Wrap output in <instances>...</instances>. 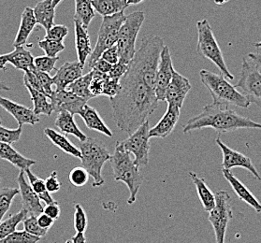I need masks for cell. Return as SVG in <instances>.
Instances as JSON below:
<instances>
[{
    "mask_svg": "<svg viewBox=\"0 0 261 243\" xmlns=\"http://www.w3.org/2000/svg\"><path fill=\"white\" fill-rule=\"evenodd\" d=\"M18 189L23 201V209L28 211L29 215L39 216L43 212V207L38 195L34 192L27 178L24 170H21L17 177Z\"/></svg>",
    "mask_w": 261,
    "mask_h": 243,
    "instance_id": "obj_17",
    "label": "cell"
},
{
    "mask_svg": "<svg viewBox=\"0 0 261 243\" xmlns=\"http://www.w3.org/2000/svg\"><path fill=\"white\" fill-rule=\"evenodd\" d=\"M72 243H86V237L85 233H77L75 236L71 237Z\"/></svg>",
    "mask_w": 261,
    "mask_h": 243,
    "instance_id": "obj_56",
    "label": "cell"
},
{
    "mask_svg": "<svg viewBox=\"0 0 261 243\" xmlns=\"http://www.w3.org/2000/svg\"><path fill=\"white\" fill-rule=\"evenodd\" d=\"M128 66L127 64L122 62V61H118L116 64L113 65V67L111 68L110 72L107 75L109 77L113 78V79H119L125 75V72L128 69Z\"/></svg>",
    "mask_w": 261,
    "mask_h": 243,
    "instance_id": "obj_49",
    "label": "cell"
},
{
    "mask_svg": "<svg viewBox=\"0 0 261 243\" xmlns=\"http://www.w3.org/2000/svg\"><path fill=\"white\" fill-rule=\"evenodd\" d=\"M0 158L10 162L20 170L30 169L33 165L36 164V161L23 156L21 153H18L11 144L4 142H0Z\"/></svg>",
    "mask_w": 261,
    "mask_h": 243,
    "instance_id": "obj_26",
    "label": "cell"
},
{
    "mask_svg": "<svg viewBox=\"0 0 261 243\" xmlns=\"http://www.w3.org/2000/svg\"><path fill=\"white\" fill-rule=\"evenodd\" d=\"M44 134L53 142V144L57 146L58 149H60L63 153H68L76 158L81 157V151L79 148L76 147L65 134L57 132L55 129H51L49 127L44 129Z\"/></svg>",
    "mask_w": 261,
    "mask_h": 243,
    "instance_id": "obj_30",
    "label": "cell"
},
{
    "mask_svg": "<svg viewBox=\"0 0 261 243\" xmlns=\"http://www.w3.org/2000/svg\"><path fill=\"white\" fill-rule=\"evenodd\" d=\"M24 173H25V175L28 176L29 182L32 187V189L34 190V192L40 198V201L44 202L46 205L56 202L55 199L51 198V194L48 192L46 189L45 180H42L33 174L30 169H27L24 170Z\"/></svg>",
    "mask_w": 261,
    "mask_h": 243,
    "instance_id": "obj_35",
    "label": "cell"
},
{
    "mask_svg": "<svg viewBox=\"0 0 261 243\" xmlns=\"http://www.w3.org/2000/svg\"><path fill=\"white\" fill-rule=\"evenodd\" d=\"M28 211L22 209L19 212L10 216L5 221L2 220L0 223V240L11 235L12 232L16 230L18 225L23 222V219L28 216Z\"/></svg>",
    "mask_w": 261,
    "mask_h": 243,
    "instance_id": "obj_36",
    "label": "cell"
},
{
    "mask_svg": "<svg viewBox=\"0 0 261 243\" xmlns=\"http://www.w3.org/2000/svg\"><path fill=\"white\" fill-rule=\"evenodd\" d=\"M150 123L145 121L136 130L132 132L128 138L121 142V144L126 152L134 155V163L139 168L149 164L150 153Z\"/></svg>",
    "mask_w": 261,
    "mask_h": 243,
    "instance_id": "obj_12",
    "label": "cell"
},
{
    "mask_svg": "<svg viewBox=\"0 0 261 243\" xmlns=\"http://www.w3.org/2000/svg\"><path fill=\"white\" fill-rule=\"evenodd\" d=\"M199 79L202 85L210 92L215 104L218 105H233L237 107L247 109L250 103L243 93L227 82L221 74L211 72L206 69L199 71Z\"/></svg>",
    "mask_w": 261,
    "mask_h": 243,
    "instance_id": "obj_5",
    "label": "cell"
},
{
    "mask_svg": "<svg viewBox=\"0 0 261 243\" xmlns=\"http://www.w3.org/2000/svg\"><path fill=\"white\" fill-rule=\"evenodd\" d=\"M110 162L114 172V180L124 182L129 190L130 197L127 199V204L135 203L143 178L140 172V168L134 163V158H132L130 153L123 148L121 142L115 144V150L114 154L111 155Z\"/></svg>",
    "mask_w": 261,
    "mask_h": 243,
    "instance_id": "obj_4",
    "label": "cell"
},
{
    "mask_svg": "<svg viewBox=\"0 0 261 243\" xmlns=\"http://www.w3.org/2000/svg\"><path fill=\"white\" fill-rule=\"evenodd\" d=\"M95 12L101 16H110L121 12H125L127 8V0H92Z\"/></svg>",
    "mask_w": 261,
    "mask_h": 243,
    "instance_id": "obj_31",
    "label": "cell"
},
{
    "mask_svg": "<svg viewBox=\"0 0 261 243\" xmlns=\"http://www.w3.org/2000/svg\"><path fill=\"white\" fill-rule=\"evenodd\" d=\"M34 72L35 74H36V76H37V78H38V80H39V83H40L42 90H43V92L48 96V97H50L51 93H53L51 86L54 85L53 78L50 77L49 73L42 72V71H40V70H38V69H35Z\"/></svg>",
    "mask_w": 261,
    "mask_h": 243,
    "instance_id": "obj_48",
    "label": "cell"
},
{
    "mask_svg": "<svg viewBox=\"0 0 261 243\" xmlns=\"http://www.w3.org/2000/svg\"><path fill=\"white\" fill-rule=\"evenodd\" d=\"M92 71H93V76H92L91 83L89 86L90 93L94 97L102 96L104 82L107 74L100 73L94 69H92Z\"/></svg>",
    "mask_w": 261,
    "mask_h": 243,
    "instance_id": "obj_45",
    "label": "cell"
},
{
    "mask_svg": "<svg viewBox=\"0 0 261 243\" xmlns=\"http://www.w3.org/2000/svg\"><path fill=\"white\" fill-rule=\"evenodd\" d=\"M189 177L194 182L198 196L200 199L205 211H211L216 205V195L211 191L210 188L207 185L206 181L203 178H199L195 172H189Z\"/></svg>",
    "mask_w": 261,
    "mask_h": 243,
    "instance_id": "obj_29",
    "label": "cell"
},
{
    "mask_svg": "<svg viewBox=\"0 0 261 243\" xmlns=\"http://www.w3.org/2000/svg\"><path fill=\"white\" fill-rule=\"evenodd\" d=\"M60 212H61V209L57 202L48 204L43 209V213L48 215L49 217H51V219H54L55 221H57L59 218Z\"/></svg>",
    "mask_w": 261,
    "mask_h": 243,
    "instance_id": "obj_52",
    "label": "cell"
},
{
    "mask_svg": "<svg viewBox=\"0 0 261 243\" xmlns=\"http://www.w3.org/2000/svg\"><path fill=\"white\" fill-rule=\"evenodd\" d=\"M198 44L197 52L206 60L213 63L219 69L220 74L226 79H234V76L229 72L227 64L223 57V52L216 40L213 29L207 19L197 22Z\"/></svg>",
    "mask_w": 261,
    "mask_h": 243,
    "instance_id": "obj_7",
    "label": "cell"
},
{
    "mask_svg": "<svg viewBox=\"0 0 261 243\" xmlns=\"http://www.w3.org/2000/svg\"><path fill=\"white\" fill-rule=\"evenodd\" d=\"M182 127L185 134L203 128H213L218 134H225L239 129H261V124L239 114L228 106L213 103L206 105L201 113L188 120Z\"/></svg>",
    "mask_w": 261,
    "mask_h": 243,
    "instance_id": "obj_2",
    "label": "cell"
},
{
    "mask_svg": "<svg viewBox=\"0 0 261 243\" xmlns=\"http://www.w3.org/2000/svg\"><path fill=\"white\" fill-rule=\"evenodd\" d=\"M173 71L174 67L172 64L170 48L167 45H164L160 53V60L156 71L154 85V93L159 101H165L166 89L172 79Z\"/></svg>",
    "mask_w": 261,
    "mask_h": 243,
    "instance_id": "obj_13",
    "label": "cell"
},
{
    "mask_svg": "<svg viewBox=\"0 0 261 243\" xmlns=\"http://www.w3.org/2000/svg\"><path fill=\"white\" fill-rule=\"evenodd\" d=\"M163 47L164 40L160 36L144 38L128 66V69L137 74L153 90Z\"/></svg>",
    "mask_w": 261,
    "mask_h": 243,
    "instance_id": "obj_3",
    "label": "cell"
},
{
    "mask_svg": "<svg viewBox=\"0 0 261 243\" xmlns=\"http://www.w3.org/2000/svg\"><path fill=\"white\" fill-rule=\"evenodd\" d=\"M253 45L255 46V48L261 49V40L260 41H258V42H255V43H254Z\"/></svg>",
    "mask_w": 261,
    "mask_h": 243,
    "instance_id": "obj_62",
    "label": "cell"
},
{
    "mask_svg": "<svg viewBox=\"0 0 261 243\" xmlns=\"http://www.w3.org/2000/svg\"><path fill=\"white\" fill-rule=\"evenodd\" d=\"M37 219H38V223H39L40 227L47 229V230H49L51 226H54V224L56 222L54 219H51V217H49L48 215L43 213V212L40 213L39 216H37Z\"/></svg>",
    "mask_w": 261,
    "mask_h": 243,
    "instance_id": "obj_54",
    "label": "cell"
},
{
    "mask_svg": "<svg viewBox=\"0 0 261 243\" xmlns=\"http://www.w3.org/2000/svg\"><path fill=\"white\" fill-rule=\"evenodd\" d=\"M19 195V189L13 187H5L0 189V223L12 206L14 198Z\"/></svg>",
    "mask_w": 261,
    "mask_h": 243,
    "instance_id": "obj_37",
    "label": "cell"
},
{
    "mask_svg": "<svg viewBox=\"0 0 261 243\" xmlns=\"http://www.w3.org/2000/svg\"><path fill=\"white\" fill-rule=\"evenodd\" d=\"M10 90H12V88H11L9 85H7L5 83H3L2 80H0V92H1V91Z\"/></svg>",
    "mask_w": 261,
    "mask_h": 243,
    "instance_id": "obj_59",
    "label": "cell"
},
{
    "mask_svg": "<svg viewBox=\"0 0 261 243\" xmlns=\"http://www.w3.org/2000/svg\"><path fill=\"white\" fill-rule=\"evenodd\" d=\"M59 60V57H38L34 58L35 68L40 71L51 73L54 69H56V64Z\"/></svg>",
    "mask_w": 261,
    "mask_h": 243,
    "instance_id": "obj_43",
    "label": "cell"
},
{
    "mask_svg": "<svg viewBox=\"0 0 261 243\" xmlns=\"http://www.w3.org/2000/svg\"><path fill=\"white\" fill-rule=\"evenodd\" d=\"M23 85L29 90L30 96H31L33 106H34L33 112L35 114L38 116H40L41 114L50 116L54 112V107L51 106V102L48 101L49 97L40 91L36 90L30 85H27V84H23Z\"/></svg>",
    "mask_w": 261,
    "mask_h": 243,
    "instance_id": "obj_33",
    "label": "cell"
},
{
    "mask_svg": "<svg viewBox=\"0 0 261 243\" xmlns=\"http://www.w3.org/2000/svg\"><path fill=\"white\" fill-rule=\"evenodd\" d=\"M55 125L57 126L61 133L65 135H71L76 137L80 142H84L87 137L85 133L82 132L77 124L75 123L74 115L68 112H61L58 113Z\"/></svg>",
    "mask_w": 261,
    "mask_h": 243,
    "instance_id": "obj_28",
    "label": "cell"
},
{
    "mask_svg": "<svg viewBox=\"0 0 261 243\" xmlns=\"http://www.w3.org/2000/svg\"><path fill=\"white\" fill-rule=\"evenodd\" d=\"M192 88L189 79L174 69L172 79L168 85L165 93V101L168 105H173L182 109L188 93Z\"/></svg>",
    "mask_w": 261,
    "mask_h": 243,
    "instance_id": "obj_16",
    "label": "cell"
},
{
    "mask_svg": "<svg viewBox=\"0 0 261 243\" xmlns=\"http://www.w3.org/2000/svg\"><path fill=\"white\" fill-rule=\"evenodd\" d=\"M92 76H93V71L91 70L90 72L81 76L79 79L74 80L72 84L68 85L67 90L72 92L76 96L85 99V101L90 100L92 98H94V96H92L89 90Z\"/></svg>",
    "mask_w": 261,
    "mask_h": 243,
    "instance_id": "obj_34",
    "label": "cell"
},
{
    "mask_svg": "<svg viewBox=\"0 0 261 243\" xmlns=\"http://www.w3.org/2000/svg\"><path fill=\"white\" fill-rule=\"evenodd\" d=\"M0 106L10 114H12L17 121L19 126H23V125H35L40 122V116L36 115L33 110L1 96Z\"/></svg>",
    "mask_w": 261,
    "mask_h": 243,
    "instance_id": "obj_20",
    "label": "cell"
},
{
    "mask_svg": "<svg viewBox=\"0 0 261 243\" xmlns=\"http://www.w3.org/2000/svg\"><path fill=\"white\" fill-rule=\"evenodd\" d=\"M69 182L76 187L85 186L89 180V174L84 167H76L69 173Z\"/></svg>",
    "mask_w": 261,
    "mask_h": 243,
    "instance_id": "obj_42",
    "label": "cell"
},
{
    "mask_svg": "<svg viewBox=\"0 0 261 243\" xmlns=\"http://www.w3.org/2000/svg\"><path fill=\"white\" fill-rule=\"evenodd\" d=\"M45 185L47 191L50 194H55L60 190L61 184L57 178V171H53L51 175L46 179Z\"/></svg>",
    "mask_w": 261,
    "mask_h": 243,
    "instance_id": "obj_50",
    "label": "cell"
},
{
    "mask_svg": "<svg viewBox=\"0 0 261 243\" xmlns=\"http://www.w3.org/2000/svg\"><path fill=\"white\" fill-rule=\"evenodd\" d=\"M79 115L84 120L87 128L91 130L97 131L108 138L113 137V132L109 128L108 125L104 123L102 118L97 113V110H95L94 107H90L86 104L81 111Z\"/></svg>",
    "mask_w": 261,
    "mask_h": 243,
    "instance_id": "obj_24",
    "label": "cell"
},
{
    "mask_svg": "<svg viewBox=\"0 0 261 243\" xmlns=\"http://www.w3.org/2000/svg\"><path fill=\"white\" fill-rule=\"evenodd\" d=\"M23 132V126H18L16 129H9L0 125V142L12 144L19 142Z\"/></svg>",
    "mask_w": 261,
    "mask_h": 243,
    "instance_id": "obj_44",
    "label": "cell"
},
{
    "mask_svg": "<svg viewBox=\"0 0 261 243\" xmlns=\"http://www.w3.org/2000/svg\"><path fill=\"white\" fill-rule=\"evenodd\" d=\"M62 0H53V4H54V6L57 8L58 5H59V3L61 2Z\"/></svg>",
    "mask_w": 261,
    "mask_h": 243,
    "instance_id": "obj_61",
    "label": "cell"
},
{
    "mask_svg": "<svg viewBox=\"0 0 261 243\" xmlns=\"http://www.w3.org/2000/svg\"><path fill=\"white\" fill-rule=\"evenodd\" d=\"M228 1H229V0H215V3L217 4V5H223V4L227 3Z\"/></svg>",
    "mask_w": 261,
    "mask_h": 243,
    "instance_id": "obj_60",
    "label": "cell"
},
{
    "mask_svg": "<svg viewBox=\"0 0 261 243\" xmlns=\"http://www.w3.org/2000/svg\"><path fill=\"white\" fill-rule=\"evenodd\" d=\"M143 1H145V0H127V6H131V5L135 6L138 4H141Z\"/></svg>",
    "mask_w": 261,
    "mask_h": 243,
    "instance_id": "obj_58",
    "label": "cell"
},
{
    "mask_svg": "<svg viewBox=\"0 0 261 243\" xmlns=\"http://www.w3.org/2000/svg\"><path fill=\"white\" fill-rule=\"evenodd\" d=\"M41 237H37L25 230L12 232L11 235L0 240V243H38Z\"/></svg>",
    "mask_w": 261,
    "mask_h": 243,
    "instance_id": "obj_38",
    "label": "cell"
},
{
    "mask_svg": "<svg viewBox=\"0 0 261 243\" xmlns=\"http://www.w3.org/2000/svg\"><path fill=\"white\" fill-rule=\"evenodd\" d=\"M117 126L128 135L136 130L159 107L154 90L129 69L120 79V90L110 98Z\"/></svg>",
    "mask_w": 261,
    "mask_h": 243,
    "instance_id": "obj_1",
    "label": "cell"
},
{
    "mask_svg": "<svg viewBox=\"0 0 261 243\" xmlns=\"http://www.w3.org/2000/svg\"><path fill=\"white\" fill-rule=\"evenodd\" d=\"M234 86L242 90L250 103L261 107V71L250 59L243 58L238 83Z\"/></svg>",
    "mask_w": 261,
    "mask_h": 243,
    "instance_id": "obj_10",
    "label": "cell"
},
{
    "mask_svg": "<svg viewBox=\"0 0 261 243\" xmlns=\"http://www.w3.org/2000/svg\"><path fill=\"white\" fill-rule=\"evenodd\" d=\"M39 47L41 50H43L47 57H56L59 52L65 50L64 42L55 41V40L43 39L39 40Z\"/></svg>",
    "mask_w": 261,
    "mask_h": 243,
    "instance_id": "obj_39",
    "label": "cell"
},
{
    "mask_svg": "<svg viewBox=\"0 0 261 243\" xmlns=\"http://www.w3.org/2000/svg\"><path fill=\"white\" fill-rule=\"evenodd\" d=\"M216 142L221 149L222 153H223L222 169L230 170L233 168H244L245 170H248L256 180L260 181L261 177L259 175V172L255 169L253 162L248 156L228 147L219 138H216Z\"/></svg>",
    "mask_w": 261,
    "mask_h": 243,
    "instance_id": "obj_14",
    "label": "cell"
},
{
    "mask_svg": "<svg viewBox=\"0 0 261 243\" xmlns=\"http://www.w3.org/2000/svg\"><path fill=\"white\" fill-rule=\"evenodd\" d=\"M73 225L74 228L77 233H85L88 226V219H87L85 209L80 204L75 205Z\"/></svg>",
    "mask_w": 261,
    "mask_h": 243,
    "instance_id": "obj_41",
    "label": "cell"
},
{
    "mask_svg": "<svg viewBox=\"0 0 261 243\" xmlns=\"http://www.w3.org/2000/svg\"><path fill=\"white\" fill-rule=\"evenodd\" d=\"M75 13L73 20L78 21L85 29H88L92 20L96 16V12L92 5V0H74Z\"/></svg>",
    "mask_w": 261,
    "mask_h": 243,
    "instance_id": "obj_32",
    "label": "cell"
},
{
    "mask_svg": "<svg viewBox=\"0 0 261 243\" xmlns=\"http://www.w3.org/2000/svg\"><path fill=\"white\" fill-rule=\"evenodd\" d=\"M0 182H1V179H0Z\"/></svg>",
    "mask_w": 261,
    "mask_h": 243,
    "instance_id": "obj_64",
    "label": "cell"
},
{
    "mask_svg": "<svg viewBox=\"0 0 261 243\" xmlns=\"http://www.w3.org/2000/svg\"><path fill=\"white\" fill-rule=\"evenodd\" d=\"M68 29L63 24H54L51 29L46 31L44 39L64 42L65 38L68 36Z\"/></svg>",
    "mask_w": 261,
    "mask_h": 243,
    "instance_id": "obj_46",
    "label": "cell"
},
{
    "mask_svg": "<svg viewBox=\"0 0 261 243\" xmlns=\"http://www.w3.org/2000/svg\"><path fill=\"white\" fill-rule=\"evenodd\" d=\"M85 66L79 61L66 62L57 70L53 77V83L56 85V91L66 90L68 85L83 76Z\"/></svg>",
    "mask_w": 261,
    "mask_h": 243,
    "instance_id": "obj_18",
    "label": "cell"
},
{
    "mask_svg": "<svg viewBox=\"0 0 261 243\" xmlns=\"http://www.w3.org/2000/svg\"><path fill=\"white\" fill-rule=\"evenodd\" d=\"M0 125H1V120H0Z\"/></svg>",
    "mask_w": 261,
    "mask_h": 243,
    "instance_id": "obj_63",
    "label": "cell"
},
{
    "mask_svg": "<svg viewBox=\"0 0 261 243\" xmlns=\"http://www.w3.org/2000/svg\"><path fill=\"white\" fill-rule=\"evenodd\" d=\"M8 63V55H1L0 56V70L5 71L7 70L6 64Z\"/></svg>",
    "mask_w": 261,
    "mask_h": 243,
    "instance_id": "obj_57",
    "label": "cell"
},
{
    "mask_svg": "<svg viewBox=\"0 0 261 243\" xmlns=\"http://www.w3.org/2000/svg\"><path fill=\"white\" fill-rule=\"evenodd\" d=\"M145 21V13L134 12L126 15L121 25L116 47L119 53V61L129 65L136 52L137 38Z\"/></svg>",
    "mask_w": 261,
    "mask_h": 243,
    "instance_id": "obj_8",
    "label": "cell"
},
{
    "mask_svg": "<svg viewBox=\"0 0 261 243\" xmlns=\"http://www.w3.org/2000/svg\"><path fill=\"white\" fill-rule=\"evenodd\" d=\"M50 100L54 112L61 113V112H68L72 115L79 114L83 107L87 104V101L83 99L82 97L76 96L70 91H53L50 96Z\"/></svg>",
    "mask_w": 261,
    "mask_h": 243,
    "instance_id": "obj_15",
    "label": "cell"
},
{
    "mask_svg": "<svg viewBox=\"0 0 261 243\" xmlns=\"http://www.w3.org/2000/svg\"><path fill=\"white\" fill-rule=\"evenodd\" d=\"M81 161L89 176L93 178V187L102 186L105 183L103 179V167L110 161L111 154L102 142L94 138H86L84 142H80Z\"/></svg>",
    "mask_w": 261,
    "mask_h": 243,
    "instance_id": "obj_6",
    "label": "cell"
},
{
    "mask_svg": "<svg viewBox=\"0 0 261 243\" xmlns=\"http://www.w3.org/2000/svg\"><path fill=\"white\" fill-rule=\"evenodd\" d=\"M120 90L119 79H113L106 75L105 82H104V87H103L102 95L108 96L109 98H112L118 94Z\"/></svg>",
    "mask_w": 261,
    "mask_h": 243,
    "instance_id": "obj_47",
    "label": "cell"
},
{
    "mask_svg": "<svg viewBox=\"0 0 261 243\" xmlns=\"http://www.w3.org/2000/svg\"><path fill=\"white\" fill-rule=\"evenodd\" d=\"M112 67H113L112 64L105 61L102 58H99V59H97V62L94 64L92 69L98 71L100 73L108 74Z\"/></svg>",
    "mask_w": 261,
    "mask_h": 243,
    "instance_id": "obj_53",
    "label": "cell"
},
{
    "mask_svg": "<svg viewBox=\"0 0 261 243\" xmlns=\"http://www.w3.org/2000/svg\"><path fill=\"white\" fill-rule=\"evenodd\" d=\"M74 22V31H75V47L77 51V57L83 66L85 67V63L92 53L90 37L87 29H85L78 21Z\"/></svg>",
    "mask_w": 261,
    "mask_h": 243,
    "instance_id": "obj_22",
    "label": "cell"
},
{
    "mask_svg": "<svg viewBox=\"0 0 261 243\" xmlns=\"http://www.w3.org/2000/svg\"><path fill=\"white\" fill-rule=\"evenodd\" d=\"M36 24L37 22L35 19L33 9L30 7H25L24 11L21 15V22L18 29L17 35L13 41L14 48L19 46L25 45L28 43L29 36L33 32Z\"/></svg>",
    "mask_w": 261,
    "mask_h": 243,
    "instance_id": "obj_23",
    "label": "cell"
},
{
    "mask_svg": "<svg viewBox=\"0 0 261 243\" xmlns=\"http://www.w3.org/2000/svg\"><path fill=\"white\" fill-rule=\"evenodd\" d=\"M23 224L25 231L29 232L30 234L37 236V237H44L48 232L47 229L40 227L38 223L37 216H35V215H29V217L27 216L23 220Z\"/></svg>",
    "mask_w": 261,
    "mask_h": 243,
    "instance_id": "obj_40",
    "label": "cell"
},
{
    "mask_svg": "<svg viewBox=\"0 0 261 243\" xmlns=\"http://www.w3.org/2000/svg\"><path fill=\"white\" fill-rule=\"evenodd\" d=\"M100 58H102L105 61H107L112 65H114V64L118 62L119 61V53H118L116 44L112 46L111 48H108L107 50L103 51Z\"/></svg>",
    "mask_w": 261,
    "mask_h": 243,
    "instance_id": "obj_51",
    "label": "cell"
},
{
    "mask_svg": "<svg viewBox=\"0 0 261 243\" xmlns=\"http://www.w3.org/2000/svg\"><path fill=\"white\" fill-rule=\"evenodd\" d=\"M8 63L12 64L16 69L22 70L23 72L29 70H34V57L32 53L24 49L23 46H19L14 48V51L7 53Z\"/></svg>",
    "mask_w": 261,
    "mask_h": 243,
    "instance_id": "obj_27",
    "label": "cell"
},
{
    "mask_svg": "<svg viewBox=\"0 0 261 243\" xmlns=\"http://www.w3.org/2000/svg\"><path fill=\"white\" fill-rule=\"evenodd\" d=\"M125 17L126 15L124 12L103 17L95 49L92 51L90 57L85 63L88 68L92 69L94 64L101 57L103 51L116 44L121 25L125 22Z\"/></svg>",
    "mask_w": 261,
    "mask_h": 243,
    "instance_id": "obj_9",
    "label": "cell"
},
{
    "mask_svg": "<svg viewBox=\"0 0 261 243\" xmlns=\"http://www.w3.org/2000/svg\"><path fill=\"white\" fill-rule=\"evenodd\" d=\"M222 173L227 180V182L232 187L233 191L238 196V198L244 201V203L248 204L250 207L255 209L257 213L261 212V204L255 196L250 192L249 189L244 185L242 181L238 180L235 176L233 175L231 171L228 170L222 169Z\"/></svg>",
    "mask_w": 261,
    "mask_h": 243,
    "instance_id": "obj_21",
    "label": "cell"
},
{
    "mask_svg": "<svg viewBox=\"0 0 261 243\" xmlns=\"http://www.w3.org/2000/svg\"><path fill=\"white\" fill-rule=\"evenodd\" d=\"M35 19L38 24L42 26L46 31L55 24L56 7L53 0H42L33 8Z\"/></svg>",
    "mask_w": 261,
    "mask_h": 243,
    "instance_id": "obj_25",
    "label": "cell"
},
{
    "mask_svg": "<svg viewBox=\"0 0 261 243\" xmlns=\"http://www.w3.org/2000/svg\"><path fill=\"white\" fill-rule=\"evenodd\" d=\"M232 217L230 196L227 191H218L216 194V205L209 211V221L215 231L216 243H225L227 226Z\"/></svg>",
    "mask_w": 261,
    "mask_h": 243,
    "instance_id": "obj_11",
    "label": "cell"
},
{
    "mask_svg": "<svg viewBox=\"0 0 261 243\" xmlns=\"http://www.w3.org/2000/svg\"><path fill=\"white\" fill-rule=\"evenodd\" d=\"M180 107L173 105H168V109L162 118L160 119V121L153 128H150L149 138L164 139L166 137L170 136L176 126L180 118Z\"/></svg>",
    "mask_w": 261,
    "mask_h": 243,
    "instance_id": "obj_19",
    "label": "cell"
},
{
    "mask_svg": "<svg viewBox=\"0 0 261 243\" xmlns=\"http://www.w3.org/2000/svg\"><path fill=\"white\" fill-rule=\"evenodd\" d=\"M250 60L255 64L257 68L261 71V55L256 52H250L247 56Z\"/></svg>",
    "mask_w": 261,
    "mask_h": 243,
    "instance_id": "obj_55",
    "label": "cell"
}]
</instances>
